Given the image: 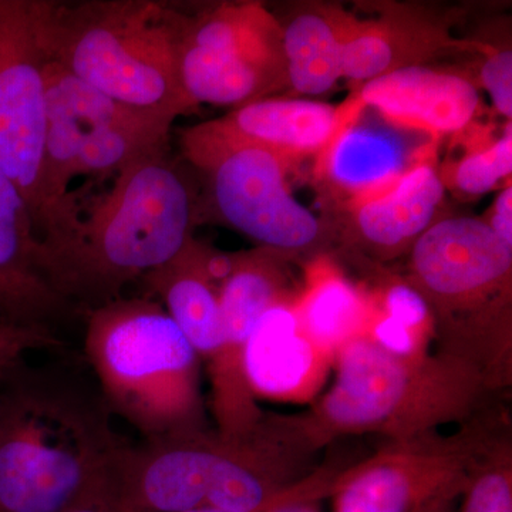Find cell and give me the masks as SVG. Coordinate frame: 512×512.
Masks as SVG:
<instances>
[{
    "label": "cell",
    "mask_w": 512,
    "mask_h": 512,
    "mask_svg": "<svg viewBox=\"0 0 512 512\" xmlns=\"http://www.w3.org/2000/svg\"><path fill=\"white\" fill-rule=\"evenodd\" d=\"M96 382L62 365L0 372V512H63L103 494L130 446Z\"/></svg>",
    "instance_id": "cell-1"
},
{
    "label": "cell",
    "mask_w": 512,
    "mask_h": 512,
    "mask_svg": "<svg viewBox=\"0 0 512 512\" xmlns=\"http://www.w3.org/2000/svg\"><path fill=\"white\" fill-rule=\"evenodd\" d=\"M312 451L284 416L245 434L204 429L128 446L114 471L126 512H262L306 477Z\"/></svg>",
    "instance_id": "cell-2"
},
{
    "label": "cell",
    "mask_w": 512,
    "mask_h": 512,
    "mask_svg": "<svg viewBox=\"0 0 512 512\" xmlns=\"http://www.w3.org/2000/svg\"><path fill=\"white\" fill-rule=\"evenodd\" d=\"M194 198L167 148L138 158L55 248L43 268L56 292L89 312L173 259L192 238Z\"/></svg>",
    "instance_id": "cell-3"
},
{
    "label": "cell",
    "mask_w": 512,
    "mask_h": 512,
    "mask_svg": "<svg viewBox=\"0 0 512 512\" xmlns=\"http://www.w3.org/2000/svg\"><path fill=\"white\" fill-rule=\"evenodd\" d=\"M336 380L308 412L285 416L312 453L346 436L402 441L464 424L497 403L473 367L441 353L399 356L369 336L350 340L335 360Z\"/></svg>",
    "instance_id": "cell-4"
},
{
    "label": "cell",
    "mask_w": 512,
    "mask_h": 512,
    "mask_svg": "<svg viewBox=\"0 0 512 512\" xmlns=\"http://www.w3.org/2000/svg\"><path fill=\"white\" fill-rule=\"evenodd\" d=\"M409 284L427 302L437 352L512 386V245L478 218L436 222L412 245Z\"/></svg>",
    "instance_id": "cell-5"
},
{
    "label": "cell",
    "mask_w": 512,
    "mask_h": 512,
    "mask_svg": "<svg viewBox=\"0 0 512 512\" xmlns=\"http://www.w3.org/2000/svg\"><path fill=\"white\" fill-rule=\"evenodd\" d=\"M84 315L86 362L113 416L143 441L208 429L200 356L160 303L121 296Z\"/></svg>",
    "instance_id": "cell-6"
},
{
    "label": "cell",
    "mask_w": 512,
    "mask_h": 512,
    "mask_svg": "<svg viewBox=\"0 0 512 512\" xmlns=\"http://www.w3.org/2000/svg\"><path fill=\"white\" fill-rule=\"evenodd\" d=\"M184 16L150 0L49 2L50 60L124 106L177 119L194 106L181 86Z\"/></svg>",
    "instance_id": "cell-7"
},
{
    "label": "cell",
    "mask_w": 512,
    "mask_h": 512,
    "mask_svg": "<svg viewBox=\"0 0 512 512\" xmlns=\"http://www.w3.org/2000/svg\"><path fill=\"white\" fill-rule=\"evenodd\" d=\"M493 404L451 436L437 431L387 441L375 456L339 471L330 497L333 512H416L439 498L463 495L471 473L510 419Z\"/></svg>",
    "instance_id": "cell-8"
},
{
    "label": "cell",
    "mask_w": 512,
    "mask_h": 512,
    "mask_svg": "<svg viewBox=\"0 0 512 512\" xmlns=\"http://www.w3.org/2000/svg\"><path fill=\"white\" fill-rule=\"evenodd\" d=\"M178 69L194 107L264 99L288 80L284 29L256 3L218 6L200 18H184Z\"/></svg>",
    "instance_id": "cell-9"
},
{
    "label": "cell",
    "mask_w": 512,
    "mask_h": 512,
    "mask_svg": "<svg viewBox=\"0 0 512 512\" xmlns=\"http://www.w3.org/2000/svg\"><path fill=\"white\" fill-rule=\"evenodd\" d=\"M47 0H0V173L43 224Z\"/></svg>",
    "instance_id": "cell-10"
},
{
    "label": "cell",
    "mask_w": 512,
    "mask_h": 512,
    "mask_svg": "<svg viewBox=\"0 0 512 512\" xmlns=\"http://www.w3.org/2000/svg\"><path fill=\"white\" fill-rule=\"evenodd\" d=\"M185 158L210 175L222 220L261 248L281 255L318 247L325 227L288 187V160L251 146H183Z\"/></svg>",
    "instance_id": "cell-11"
},
{
    "label": "cell",
    "mask_w": 512,
    "mask_h": 512,
    "mask_svg": "<svg viewBox=\"0 0 512 512\" xmlns=\"http://www.w3.org/2000/svg\"><path fill=\"white\" fill-rule=\"evenodd\" d=\"M367 109L393 126L431 138L461 133L480 110L477 87L466 77L403 66L360 84L338 106V130Z\"/></svg>",
    "instance_id": "cell-12"
},
{
    "label": "cell",
    "mask_w": 512,
    "mask_h": 512,
    "mask_svg": "<svg viewBox=\"0 0 512 512\" xmlns=\"http://www.w3.org/2000/svg\"><path fill=\"white\" fill-rule=\"evenodd\" d=\"M412 134L416 131L357 114L319 154V174L348 200L349 208L373 200L417 164L436 157L437 140L416 146L410 143Z\"/></svg>",
    "instance_id": "cell-13"
},
{
    "label": "cell",
    "mask_w": 512,
    "mask_h": 512,
    "mask_svg": "<svg viewBox=\"0 0 512 512\" xmlns=\"http://www.w3.org/2000/svg\"><path fill=\"white\" fill-rule=\"evenodd\" d=\"M338 127V106L312 100L259 99L184 131L181 146L264 148L289 163L318 157Z\"/></svg>",
    "instance_id": "cell-14"
},
{
    "label": "cell",
    "mask_w": 512,
    "mask_h": 512,
    "mask_svg": "<svg viewBox=\"0 0 512 512\" xmlns=\"http://www.w3.org/2000/svg\"><path fill=\"white\" fill-rule=\"evenodd\" d=\"M42 258L28 204L0 173V322L52 330L77 313L50 284Z\"/></svg>",
    "instance_id": "cell-15"
},
{
    "label": "cell",
    "mask_w": 512,
    "mask_h": 512,
    "mask_svg": "<svg viewBox=\"0 0 512 512\" xmlns=\"http://www.w3.org/2000/svg\"><path fill=\"white\" fill-rule=\"evenodd\" d=\"M292 301L272 306L249 336L245 376L256 400L309 402L333 363L303 335Z\"/></svg>",
    "instance_id": "cell-16"
},
{
    "label": "cell",
    "mask_w": 512,
    "mask_h": 512,
    "mask_svg": "<svg viewBox=\"0 0 512 512\" xmlns=\"http://www.w3.org/2000/svg\"><path fill=\"white\" fill-rule=\"evenodd\" d=\"M207 247L191 238L170 261L141 278L147 298L160 303L205 365L220 350V288L205 268Z\"/></svg>",
    "instance_id": "cell-17"
},
{
    "label": "cell",
    "mask_w": 512,
    "mask_h": 512,
    "mask_svg": "<svg viewBox=\"0 0 512 512\" xmlns=\"http://www.w3.org/2000/svg\"><path fill=\"white\" fill-rule=\"evenodd\" d=\"M292 309L303 335L333 362L346 343L365 335L373 302L329 256L320 255L306 268L305 284Z\"/></svg>",
    "instance_id": "cell-18"
},
{
    "label": "cell",
    "mask_w": 512,
    "mask_h": 512,
    "mask_svg": "<svg viewBox=\"0 0 512 512\" xmlns=\"http://www.w3.org/2000/svg\"><path fill=\"white\" fill-rule=\"evenodd\" d=\"M443 198V180L429 160L407 171L389 191L350 210L359 237L380 254H393L433 225Z\"/></svg>",
    "instance_id": "cell-19"
},
{
    "label": "cell",
    "mask_w": 512,
    "mask_h": 512,
    "mask_svg": "<svg viewBox=\"0 0 512 512\" xmlns=\"http://www.w3.org/2000/svg\"><path fill=\"white\" fill-rule=\"evenodd\" d=\"M353 19L306 12L284 29L286 74L296 93L320 96L342 79V49Z\"/></svg>",
    "instance_id": "cell-20"
},
{
    "label": "cell",
    "mask_w": 512,
    "mask_h": 512,
    "mask_svg": "<svg viewBox=\"0 0 512 512\" xmlns=\"http://www.w3.org/2000/svg\"><path fill=\"white\" fill-rule=\"evenodd\" d=\"M460 512H512L511 429L488 447L471 473Z\"/></svg>",
    "instance_id": "cell-21"
},
{
    "label": "cell",
    "mask_w": 512,
    "mask_h": 512,
    "mask_svg": "<svg viewBox=\"0 0 512 512\" xmlns=\"http://www.w3.org/2000/svg\"><path fill=\"white\" fill-rule=\"evenodd\" d=\"M399 62L393 29L353 20L342 49V77L366 83L396 70Z\"/></svg>",
    "instance_id": "cell-22"
},
{
    "label": "cell",
    "mask_w": 512,
    "mask_h": 512,
    "mask_svg": "<svg viewBox=\"0 0 512 512\" xmlns=\"http://www.w3.org/2000/svg\"><path fill=\"white\" fill-rule=\"evenodd\" d=\"M512 171L511 123L507 133L490 146L467 154L454 171V185L468 195L494 190Z\"/></svg>",
    "instance_id": "cell-23"
},
{
    "label": "cell",
    "mask_w": 512,
    "mask_h": 512,
    "mask_svg": "<svg viewBox=\"0 0 512 512\" xmlns=\"http://www.w3.org/2000/svg\"><path fill=\"white\" fill-rule=\"evenodd\" d=\"M372 301L377 312L402 323L429 342L434 340L429 305L409 282L390 285L379 295L372 296Z\"/></svg>",
    "instance_id": "cell-24"
},
{
    "label": "cell",
    "mask_w": 512,
    "mask_h": 512,
    "mask_svg": "<svg viewBox=\"0 0 512 512\" xmlns=\"http://www.w3.org/2000/svg\"><path fill=\"white\" fill-rule=\"evenodd\" d=\"M62 340L50 329L0 322V372L36 350H60Z\"/></svg>",
    "instance_id": "cell-25"
},
{
    "label": "cell",
    "mask_w": 512,
    "mask_h": 512,
    "mask_svg": "<svg viewBox=\"0 0 512 512\" xmlns=\"http://www.w3.org/2000/svg\"><path fill=\"white\" fill-rule=\"evenodd\" d=\"M333 477L335 471L319 468L262 512H320L319 500L329 497Z\"/></svg>",
    "instance_id": "cell-26"
},
{
    "label": "cell",
    "mask_w": 512,
    "mask_h": 512,
    "mask_svg": "<svg viewBox=\"0 0 512 512\" xmlns=\"http://www.w3.org/2000/svg\"><path fill=\"white\" fill-rule=\"evenodd\" d=\"M481 83L493 101L494 109L511 120L512 117V52L498 50L487 57L481 69Z\"/></svg>",
    "instance_id": "cell-27"
},
{
    "label": "cell",
    "mask_w": 512,
    "mask_h": 512,
    "mask_svg": "<svg viewBox=\"0 0 512 512\" xmlns=\"http://www.w3.org/2000/svg\"><path fill=\"white\" fill-rule=\"evenodd\" d=\"M507 244L512 245V188L508 185L494 202L490 221H485Z\"/></svg>",
    "instance_id": "cell-28"
},
{
    "label": "cell",
    "mask_w": 512,
    "mask_h": 512,
    "mask_svg": "<svg viewBox=\"0 0 512 512\" xmlns=\"http://www.w3.org/2000/svg\"><path fill=\"white\" fill-rule=\"evenodd\" d=\"M63 512H126L121 508L114 494L113 485L103 494L96 495L82 504L74 505L69 510Z\"/></svg>",
    "instance_id": "cell-29"
},
{
    "label": "cell",
    "mask_w": 512,
    "mask_h": 512,
    "mask_svg": "<svg viewBox=\"0 0 512 512\" xmlns=\"http://www.w3.org/2000/svg\"><path fill=\"white\" fill-rule=\"evenodd\" d=\"M454 498H439V500L431 501L430 504L424 505L416 512H456L454 511Z\"/></svg>",
    "instance_id": "cell-30"
},
{
    "label": "cell",
    "mask_w": 512,
    "mask_h": 512,
    "mask_svg": "<svg viewBox=\"0 0 512 512\" xmlns=\"http://www.w3.org/2000/svg\"><path fill=\"white\" fill-rule=\"evenodd\" d=\"M185 512H228V511H220V510H211V508H202V510H192Z\"/></svg>",
    "instance_id": "cell-31"
}]
</instances>
